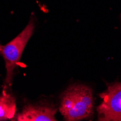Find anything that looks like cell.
<instances>
[{"label": "cell", "mask_w": 121, "mask_h": 121, "mask_svg": "<svg viewBox=\"0 0 121 121\" xmlns=\"http://www.w3.org/2000/svg\"><path fill=\"white\" fill-rule=\"evenodd\" d=\"M34 19L31 17L29 23L20 34L5 46H2L0 54L3 57L5 62L7 74L4 82L7 86L12 84L14 70L17 67L27 43L34 34Z\"/></svg>", "instance_id": "obj_2"}, {"label": "cell", "mask_w": 121, "mask_h": 121, "mask_svg": "<svg viewBox=\"0 0 121 121\" xmlns=\"http://www.w3.org/2000/svg\"><path fill=\"white\" fill-rule=\"evenodd\" d=\"M2 45L0 44V52H1V50H2Z\"/></svg>", "instance_id": "obj_6"}, {"label": "cell", "mask_w": 121, "mask_h": 121, "mask_svg": "<svg viewBox=\"0 0 121 121\" xmlns=\"http://www.w3.org/2000/svg\"><path fill=\"white\" fill-rule=\"evenodd\" d=\"M16 116L15 98L3 91L0 94V121L13 120Z\"/></svg>", "instance_id": "obj_5"}, {"label": "cell", "mask_w": 121, "mask_h": 121, "mask_svg": "<svg viewBox=\"0 0 121 121\" xmlns=\"http://www.w3.org/2000/svg\"><path fill=\"white\" fill-rule=\"evenodd\" d=\"M57 109L48 105L28 104L15 116L17 121H56Z\"/></svg>", "instance_id": "obj_4"}, {"label": "cell", "mask_w": 121, "mask_h": 121, "mask_svg": "<svg viewBox=\"0 0 121 121\" xmlns=\"http://www.w3.org/2000/svg\"><path fill=\"white\" fill-rule=\"evenodd\" d=\"M92 90L83 85L72 86L61 96L59 110L65 120L76 121L93 115Z\"/></svg>", "instance_id": "obj_1"}, {"label": "cell", "mask_w": 121, "mask_h": 121, "mask_svg": "<svg viewBox=\"0 0 121 121\" xmlns=\"http://www.w3.org/2000/svg\"><path fill=\"white\" fill-rule=\"evenodd\" d=\"M102 103L97 107L99 120L121 121V83H115L100 94Z\"/></svg>", "instance_id": "obj_3"}]
</instances>
